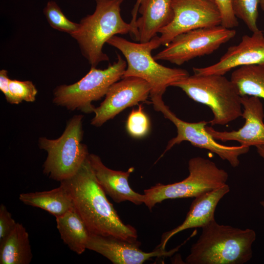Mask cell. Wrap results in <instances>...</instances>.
I'll use <instances>...</instances> for the list:
<instances>
[{"label":"cell","mask_w":264,"mask_h":264,"mask_svg":"<svg viewBox=\"0 0 264 264\" xmlns=\"http://www.w3.org/2000/svg\"><path fill=\"white\" fill-rule=\"evenodd\" d=\"M60 183L67 188L74 208L90 233L128 241L137 240L135 228L122 221L108 199L95 176L88 156L74 175Z\"/></svg>","instance_id":"cell-1"},{"label":"cell","mask_w":264,"mask_h":264,"mask_svg":"<svg viewBox=\"0 0 264 264\" xmlns=\"http://www.w3.org/2000/svg\"><path fill=\"white\" fill-rule=\"evenodd\" d=\"M201 228L186 264H243L252 258V246L256 238L254 230L220 224L215 220Z\"/></svg>","instance_id":"cell-2"},{"label":"cell","mask_w":264,"mask_h":264,"mask_svg":"<svg viewBox=\"0 0 264 264\" xmlns=\"http://www.w3.org/2000/svg\"><path fill=\"white\" fill-rule=\"evenodd\" d=\"M107 43L119 50L126 59L127 67L122 78L138 77L149 84L154 107L163 102L162 96L168 87L189 75L185 69L168 67L156 61L152 51L161 45L157 36L148 42L137 43L116 35Z\"/></svg>","instance_id":"cell-3"},{"label":"cell","mask_w":264,"mask_h":264,"mask_svg":"<svg viewBox=\"0 0 264 264\" xmlns=\"http://www.w3.org/2000/svg\"><path fill=\"white\" fill-rule=\"evenodd\" d=\"M94 0V12L82 18L77 30L70 35L91 67L109 60L103 47L110 39L117 34H133L132 26L125 22L121 15L124 0Z\"/></svg>","instance_id":"cell-4"},{"label":"cell","mask_w":264,"mask_h":264,"mask_svg":"<svg viewBox=\"0 0 264 264\" xmlns=\"http://www.w3.org/2000/svg\"><path fill=\"white\" fill-rule=\"evenodd\" d=\"M194 101L208 106L211 126L225 125L242 117V96L234 83L223 75L194 74L173 83Z\"/></svg>","instance_id":"cell-5"},{"label":"cell","mask_w":264,"mask_h":264,"mask_svg":"<svg viewBox=\"0 0 264 264\" xmlns=\"http://www.w3.org/2000/svg\"><path fill=\"white\" fill-rule=\"evenodd\" d=\"M189 176L172 184L157 183L144 190L143 203L152 211L157 204L169 199L196 198L226 184L228 174L213 161L201 156L188 162Z\"/></svg>","instance_id":"cell-6"},{"label":"cell","mask_w":264,"mask_h":264,"mask_svg":"<svg viewBox=\"0 0 264 264\" xmlns=\"http://www.w3.org/2000/svg\"><path fill=\"white\" fill-rule=\"evenodd\" d=\"M83 118L81 114L74 115L57 139L39 138V148L47 153L43 172L50 178L61 182L71 177L88 157V147L81 142Z\"/></svg>","instance_id":"cell-7"},{"label":"cell","mask_w":264,"mask_h":264,"mask_svg":"<svg viewBox=\"0 0 264 264\" xmlns=\"http://www.w3.org/2000/svg\"><path fill=\"white\" fill-rule=\"evenodd\" d=\"M127 67L126 61L118 54L117 61L104 69L91 67L78 82L71 85H62L54 90L52 102L70 110H78L85 113L94 112L92 104L105 96L111 86L120 80Z\"/></svg>","instance_id":"cell-8"},{"label":"cell","mask_w":264,"mask_h":264,"mask_svg":"<svg viewBox=\"0 0 264 264\" xmlns=\"http://www.w3.org/2000/svg\"><path fill=\"white\" fill-rule=\"evenodd\" d=\"M221 25L193 29L176 36L154 56L155 60L181 65L195 58L211 54L236 35Z\"/></svg>","instance_id":"cell-9"},{"label":"cell","mask_w":264,"mask_h":264,"mask_svg":"<svg viewBox=\"0 0 264 264\" xmlns=\"http://www.w3.org/2000/svg\"><path fill=\"white\" fill-rule=\"evenodd\" d=\"M154 109L161 112L165 118L172 122L177 130L176 136L168 142L163 154L174 146L186 141L195 147L207 150L216 154L235 168L240 164L239 157L249 151L250 147L240 145L230 146L219 143L206 130V126L208 122L202 120L191 123L183 121L177 117L164 102L154 107Z\"/></svg>","instance_id":"cell-10"},{"label":"cell","mask_w":264,"mask_h":264,"mask_svg":"<svg viewBox=\"0 0 264 264\" xmlns=\"http://www.w3.org/2000/svg\"><path fill=\"white\" fill-rule=\"evenodd\" d=\"M172 8L173 20L158 32L161 45L167 46L183 33L221 24L220 12L211 0H173Z\"/></svg>","instance_id":"cell-11"},{"label":"cell","mask_w":264,"mask_h":264,"mask_svg":"<svg viewBox=\"0 0 264 264\" xmlns=\"http://www.w3.org/2000/svg\"><path fill=\"white\" fill-rule=\"evenodd\" d=\"M150 91L149 84L140 78H122L111 86L104 100L95 108L91 124L101 126L126 108L146 101Z\"/></svg>","instance_id":"cell-12"},{"label":"cell","mask_w":264,"mask_h":264,"mask_svg":"<svg viewBox=\"0 0 264 264\" xmlns=\"http://www.w3.org/2000/svg\"><path fill=\"white\" fill-rule=\"evenodd\" d=\"M140 245L137 240L128 241L90 233L87 248L99 253L114 264H142L154 257L170 256L180 246L169 251L156 247L147 252L140 248Z\"/></svg>","instance_id":"cell-13"},{"label":"cell","mask_w":264,"mask_h":264,"mask_svg":"<svg viewBox=\"0 0 264 264\" xmlns=\"http://www.w3.org/2000/svg\"><path fill=\"white\" fill-rule=\"evenodd\" d=\"M249 65L264 66V35L260 30L251 36H243L239 44L229 47L217 63L193 70L198 75H224L233 68Z\"/></svg>","instance_id":"cell-14"},{"label":"cell","mask_w":264,"mask_h":264,"mask_svg":"<svg viewBox=\"0 0 264 264\" xmlns=\"http://www.w3.org/2000/svg\"><path fill=\"white\" fill-rule=\"evenodd\" d=\"M241 102L242 117L245 120L242 127L237 131L220 132L206 126V130L216 140L235 141L248 147L264 146V111L260 98L243 96Z\"/></svg>","instance_id":"cell-15"},{"label":"cell","mask_w":264,"mask_h":264,"mask_svg":"<svg viewBox=\"0 0 264 264\" xmlns=\"http://www.w3.org/2000/svg\"><path fill=\"white\" fill-rule=\"evenodd\" d=\"M88 159L98 183L114 202L129 201L136 205L143 203V194L136 192L129 185V177L134 171V167L126 171L113 170L105 166L101 158L93 154H89Z\"/></svg>","instance_id":"cell-16"},{"label":"cell","mask_w":264,"mask_h":264,"mask_svg":"<svg viewBox=\"0 0 264 264\" xmlns=\"http://www.w3.org/2000/svg\"><path fill=\"white\" fill-rule=\"evenodd\" d=\"M229 191L230 187L226 184L195 198L183 222L173 229L165 232L162 236L160 243L156 248L165 249L168 241L176 234L190 228H201L215 220L217 206Z\"/></svg>","instance_id":"cell-17"},{"label":"cell","mask_w":264,"mask_h":264,"mask_svg":"<svg viewBox=\"0 0 264 264\" xmlns=\"http://www.w3.org/2000/svg\"><path fill=\"white\" fill-rule=\"evenodd\" d=\"M172 2L173 0H141L138 11L141 16L135 24L137 41H150L172 22L174 16Z\"/></svg>","instance_id":"cell-18"},{"label":"cell","mask_w":264,"mask_h":264,"mask_svg":"<svg viewBox=\"0 0 264 264\" xmlns=\"http://www.w3.org/2000/svg\"><path fill=\"white\" fill-rule=\"evenodd\" d=\"M19 199L24 204L42 209L56 218L74 207L71 195L62 183L49 191L21 194Z\"/></svg>","instance_id":"cell-19"},{"label":"cell","mask_w":264,"mask_h":264,"mask_svg":"<svg viewBox=\"0 0 264 264\" xmlns=\"http://www.w3.org/2000/svg\"><path fill=\"white\" fill-rule=\"evenodd\" d=\"M57 228L62 240L69 249L78 255L87 248L90 233L74 207L56 218Z\"/></svg>","instance_id":"cell-20"},{"label":"cell","mask_w":264,"mask_h":264,"mask_svg":"<svg viewBox=\"0 0 264 264\" xmlns=\"http://www.w3.org/2000/svg\"><path fill=\"white\" fill-rule=\"evenodd\" d=\"M32 257L28 233L22 224L17 222L14 230L0 244V264H29Z\"/></svg>","instance_id":"cell-21"},{"label":"cell","mask_w":264,"mask_h":264,"mask_svg":"<svg viewBox=\"0 0 264 264\" xmlns=\"http://www.w3.org/2000/svg\"><path fill=\"white\" fill-rule=\"evenodd\" d=\"M230 80L241 96H255L264 100V66H241L232 72Z\"/></svg>","instance_id":"cell-22"},{"label":"cell","mask_w":264,"mask_h":264,"mask_svg":"<svg viewBox=\"0 0 264 264\" xmlns=\"http://www.w3.org/2000/svg\"><path fill=\"white\" fill-rule=\"evenodd\" d=\"M260 0H232V7L237 18L242 20L252 33L258 31L257 19Z\"/></svg>","instance_id":"cell-23"},{"label":"cell","mask_w":264,"mask_h":264,"mask_svg":"<svg viewBox=\"0 0 264 264\" xmlns=\"http://www.w3.org/2000/svg\"><path fill=\"white\" fill-rule=\"evenodd\" d=\"M43 12L49 25L56 30L71 35L79 27V23L68 20L55 1H48Z\"/></svg>","instance_id":"cell-24"},{"label":"cell","mask_w":264,"mask_h":264,"mask_svg":"<svg viewBox=\"0 0 264 264\" xmlns=\"http://www.w3.org/2000/svg\"><path fill=\"white\" fill-rule=\"evenodd\" d=\"M150 129L149 118L141 106L133 110L130 113L126 122L128 133L134 138H142L146 136Z\"/></svg>","instance_id":"cell-25"},{"label":"cell","mask_w":264,"mask_h":264,"mask_svg":"<svg viewBox=\"0 0 264 264\" xmlns=\"http://www.w3.org/2000/svg\"><path fill=\"white\" fill-rule=\"evenodd\" d=\"M10 92L18 103L23 101L33 102L36 100L38 90L31 81L11 80L9 81Z\"/></svg>","instance_id":"cell-26"},{"label":"cell","mask_w":264,"mask_h":264,"mask_svg":"<svg viewBox=\"0 0 264 264\" xmlns=\"http://www.w3.org/2000/svg\"><path fill=\"white\" fill-rule=\"evenodd\" d=\"M218 7L221 16L220 25L225 28L232 29L238 25L237 18L232 7V0H211Z\"/></svg>","instance_id":"cell-27"},{"label":"cell","mask_w":264,"mask_h":264,"mask_svg":"<svg viewBox=\"0 0 264 264\" xmlns=\"http://www.w3.org/2000/svg\"><path fill=\"white\" fill-rule=\"evenodd\" d=\"M17 222L12 218L11 214L6 206H0V244L2 243L14 230Z\"/></svg>","instance_id":"cell-28"},{"label":"cell","mask_w":264,"mask_h":264,"mask_svg":"<svg viewBox=\"0 0 264 264\" xmlns=\"http://www.w3.org/2000/svg\"><path fill=\"white\" fill-rule=\"evenodd\" d=\"M10 79L8 76V72L2 69L0 71V90L5 96L6 101L11 104H19L16 99L11 94L9 87Z\"/></svg>","instance_id":"cell-29"},{"label":"cell","mask_w":264,"mask_h":264,"mask_svg":"<svg viewBox=\"0 0 264 264\" xmlns=\"http://www.w3.org/2000/svg\"><path fill=\"white\" fill-rule=\"evenodd\" d=\"M141 0H137L135 4H134L132 10V18L131 22H130L133 28V35L134 37H137L138 35L137 30L136 28L135 24L137 20V16L138 11V8L140 4V2Z\"/></svg>","instance_id":"cell-30"},{"label":"cell","mask_w":264,"mask_h":264,"mask_svg":"<svg viewBox=\"0 0 264 264\" xmlns=\"http://www.w3.org/2000/svg\"><path fill=\"white\" fill-rule=\"evenodd\" d=\"M256 148L257 153L264 160V146H258Z\"/></svg>","instance_id":"cell-31"},{"label":"cell","mask_w":264,"mask_h":264,"mask_svg":"<svg viewBox=\"0 0 264 264\" xmlns=\"http://www.w3.org/2000/svg\"><path fill=\"white\" fill-rule=\"evenodd\" d=\"M260 6L263 10L264 11V0H260Z\"/></svg>","instance_id":"cell-32"},{"label":"cell","mask_w":264,"mask_h":264,"mask_svg":"<svg viewBox=\"0 0 264 264\" xmlns=\"http://www.w3.org/2000/svg\"><path fill=\"white\" fill-rule=\"evenodd\" d=\"M260 203V204L262 206V207L264 208V201H261Z\"/></svg>","instance_id":"cell-33"}]
</instances>
